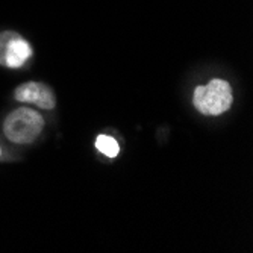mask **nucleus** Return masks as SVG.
<instances>
[{
	"instance_id": "obj_1",
	"label": "nucleus",
	"mask_w": 253,
	"mask_h": 253,
	"mask_svg": "<svg viewBox=\"0 0 253 253\" xmlns=\"http://www.w3.org/2000/svg\"><path fill=\"white\" fill-rule=\"evenodd\" d=\"M232 88L223 79H214L208 85L197 86L193 103L205 116H220L232 105Z\"/></svg>"
},
{
	"instance_id": "obj_2",
	"label": "nucleus",
	"mask_w": 253,
	"mask_h": 253,
	"mask_svg": "<svg viewBox=\"0 0 253 253\" xmlns=\"http://www.w3.org/2000/svg\"><path fill=\"white\" fill-rule=\"evenodd\" d=\"M42 126L44 122L38 112L28 108H20L6 117L3 123V132L11 141L26 144L34 141L41 133Z\"/></svg>"
},
{
	"instance_id": "obj_3",
	"label": "nucleus",
	"mask_w": 253,
	"mask_h": 253,
	"mask_svg": "<svg viewBox=\"0 0 253 253\" xmlns=\"http://www.w3.org/2000/svg\"><path fill=\"white\" fill-rule=\"evenodd\" d=\"M32 50L31 45L14 32L0 34V64L17 68L25 64Z\"/></svg>"
},
{
	"instance_id": "obj_4",
	"label": "nucleus",
	"mask_w": 253,
	"mask_h": 253,
	"mask_svg": "<svg viewBox=\"0 0 253 253\" xmlns=\"http://www.w3.org/2000/svg\"><path fill=\"white\" fill-rule=\"evenodd\" d=\"M14 97L23 103H34L42 109L55 108V97L49 86L40 82H28L14 91Z\"/></svg>"
},
{
	"instance_id": "obj_5",
	"label": "nucleus",
	"mask_w": 253,
	"mask_h": 253,
	"mask_svg": "<svg viewBox=\"0 0 253 253\" xmlns=\"http://www.w3.org/2000/svg\"><path fill=\"white\" fill-rule=\"evenodd\" d=\"M96 147H97L102 153H105L106 156H109V158H116V156L119 155V150H120L117 141L114 140V138H111V136H106V135L97 136V140H96Z\"/></svg>"
}]
</instances>
